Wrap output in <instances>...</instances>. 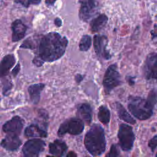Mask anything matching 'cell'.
<instances>
[{
  "instance_id": "6da1fadb",
  "label": "cell",
  "mask_w": 157,
  "mask_h": 157,
  "mask_svg": "<svg viewBox=\"0 0 157 157\" xmlns=\"http://www.w3.org/2000/svg\"><path fill=\"white\" fill-rule=\"evenodd\" d=\"M68 40L56 32H51L42 36L37 45L36 55L33 64L40 67L45 62H53L61 58L65 53Z\"/></svg>"
},
{
  "instance_id": "7a4b0ae2",
  "label": "cell",
  "mask_w": 157,
  "mask_h": 157,
  "mask_svg": "<svg viewBox=\"0 0 157 157\" xmlns=\"http://www.w3.org/2000/svg\"><path fill=\"white\" fill-rule=\"evenodd\" d=\"M156 104V91L152 90L147 99L139 96H130L128 108L133 116L140 120L149 119L153 113V109Z\"/></svg>"
},
{
  "instance_id": "3957f363",
  "label": "cell",
  "mask_w": 157,
  "mask_h": 157,
  "mask_svg": "<svg viewBox=\"0 0 157 157\" xmlns=\"http://www.w3.org/2000/svg\"><path fill=\"white\" fill-rule=\"evenodd\" d=\"M84 145L87 151L94 156H101L106 148V140L104 129L94 124L87 131L84 138Z\"/></svg>"
},
{
  "instance_id": "277c9868",
  "label": "cell",
  "mask_w": 157,
  "mask_h": 157,
  "mask_svg": "<svg viewBox=\"0 0 157 157\" xmlns=\"http://www.w3.org/2000/svg\"><path fill=\"white\" fill-rule=\"evenodd\" d=\"M121 83V76L116 63L110 65L104 75L102 85L105 93L108 94L117 86Z\"/></svg>"
},
{
  "instance_id": "5b68a950",
  "label": "cell",
  "mask_w": 157,
  "mask_h": 157,
  "mask_svg": "<svg viewBox=\"0 0 157 157\" xmlns=\"http://www.w3.org/2000/svg\"><path fill=\"white\" fill-rule=\"evenodd\" d=\"M85 123L82 119L72 117L60 124L58 130V136L62 137L67 133L71 135H78L83 131Z\"/></svg>"
},
{
  "instance_id": "8992f818",
  "label": "cell",
  "mask_w": 157,
  "mask_h": 157,
  "mask_svg": "<svg viewBox=\"0 0 157 157\" xmlns=\"http://www.w3.org/2000/svg\"><path fill=\"white\" fill-rule=\"evenodd\" d=\"M117 136L120 147L123 151H129L132 148L135 135L131 126L124 123L121 124L119 126Z\"/></svg>"
},
{
  "instance_id": "52a82bcc",
  "label": "cell",
  "mask_w": 157,
  "mask_h": 157,
  "mask_svg": "<svg viewBox=\"0 0 157 157\" xmlns=\"http://www.w3.org/2000/svg\"><path fill=\"white\" fill-rule=\"evenodd\" d=\"M80 4L78 17L80 20L88 22L99 10V3L96 0H78Z\"/></svg>"
},
{
  "instance_id": "ba28073f",
  "label": "cell",
  "mask_w": 157,
  "mask_h": 157,
  "mask_svg": "<svg viewBox=\"0 0 157 157\" xmlns=\"http://www.w3.org/2000/svg\"><path fill=\"white\" fill-rule=\"evenodd\" d=\"M45 145V142L40 139H32L25 142L22 152L25 156L37 157L44 150Z\"/></svg>"
},
{
  "instance_id": "9c48e42d",
  "label": "cell",
  "mask_w": 157,
  "mask_h": 157,
  "mask_svg": "<svg viewBox=\"0 0 157 157\" xmlns=\"http://www.w3.org/2000/svg\"><path fill=\"white\" fill-rule=\"evenodd\" d=\"M108 39L104 35L96 34L93 37V46L96 54L99 58L110 59L112 55L107 49Z\"/></svg>"
},
{
  "instance_id": "30bf717a",
  "label": "cell",
  "mask_w": 157,
  "mask_h": 157,
  "mask_svg": "<svg viewBox=\"0 0 157 157\" xmlns=\"http://www.w3.org/2000/svg\"><path fill=\"white\" fill-rule=\"evenodd\" d=\"M144 76L147 80H156L157 78V54L152 52L148 55L143 67Z\"/></svg>"
},
{
  "instance_id": "8fae6325",
  "label": "cell",
  "mask_w": 157,
  "mask_h": 157,
  "mask_svg": "<svg viewBox=\"0 0 157 157\" xmlns=\"http://www.w3.org/2000/svg\"><path fill=\"white\" fill-rule=\"evenodd\" d=\"M24 120L19 116H15L6 122L2 126V130L8 134L19 135L23 128Z\"/></svg>"
},
{
  "instance_id": "7c38bea8",
  "label": "cell",
  "mask_w": 157,
  "mask_h": 157,
  "mask_svg": "<svg viewBox=\"0 0 157 157\" xmlns=\"http://www.w3.org/2000/svg\"><path fill=\"white\" fill-rule=\"evenodd\" d=\"M21 145V140L18 137V136L12 134H8L1 142V145L4 148L10 151L17 150Z\"/></svg>"
},
{
  "instance_id": "4fadbf2b",
  "label": "cell",
  "mask_w": 157,
  "mask_h": 157,
  "mask_svg": "<svg viewBox=\"0 0 157 157\" xmlns=\"http://www.w3.org/2000/svg\"><path fill=\"white\" fill-rule=\"evenodd\" d=\"M27 26L23 23V21L17 19L12 23V40L13 42H17L22 39L26 34Z\"/></svg>"
},
{
  "instance_id": "5bb4252c",
  "label": "cell",
  "mask_w": 157,
  "mask_h": 157,
  "mask_svg": "<svg viewBox=\"0 0 157 157\" xmlns=\"http://www.w3.org/2000/svg\"><path fill=\"white\" fill-rule=\"evenodd\" d=\"M67 145L64 141L56 139L48 145V151L50 154L56 156H63L67 150Z\"/></svg>"
},
{
  "instance_id": "9a60e30c",
  "label": "cell",
  "mask_w": 157,
  "mask_h": 157,
  "mask_svg": "<svg viewBox=\"0 0 157 157\" xmlns=\"http://www.w3.org/2000/svg\"><path fill=\"white\" fill-rule=\"evenodd\" d=\"M77 113L80 119L87 124H90L93 117V109L88 103H82L77 107Z\"/></svg>"
},
{
  "instance_id": "2e32d148",
  "label": "cell",
  "mask_w": 157,
  "mask_h": 157,
  "mask_svg": "<svg viewBox=\"0 0 157 157\" xmlns=\"http://www.w3.org/2000/svg\"><path fill=\"white\" fill-rule=\"evenodd\" d=\"M47 130L36 124H30L25 130V136L27 137H47Z\"/></svg>"
},
{
  "instance_id": "e0dca14e",
  "label": "cell",
  "mask_w": 157,
  "mask_h": 157,
  "mask_svg": "<svg viewBox=\"0 0 157 157\" xmlns=\"http://www.w3.org/2000/svg\"><path fill=\"white\" fill-rule=\"evenodd\" d=\"M15 63V58L13 55L9 54L6 55L0 62V78L6 75L10 69Z\"/></svg>"
},
{
  "instance_id": "ac0fdd59",
  "label": "cell",
  "mask_w": 157,
  "mask_h": 157,
  "mask_svg": "<svg viewBox=\"0 0 157 157\" xmlns=\"http://www.w3.org/2000/svg\"><path fill=\"white\" fill-rule=\"evenodd\" d=\"M45 86V85L44 83H39L33 84L28 87V91L29 93V95L31 101L33 104H37L39 102L40 98V93L44 90Z\"/></svg>"
},
{
  "instance_id": "d6986e66",
  "label": "cell",
  "mask_w": 157,
  "mask_h": 157,
  "mask_svg": "<svg viewBox=\"0 0 157 157\" xmlns=\"http://www.w3.org/2000/svg\"><path fill=\"white\" fill-rule=\"evenodd\" d=\"M108 17L102 13L93 18L90 23V29L92 33H96L101 31L107 24Z\"/></svg>"
},
{
  "instance_id": "ffe728a7",
  "label": "cell",
  "mask_w": 157,
  "mask_h": 157,
  "mask_svg": "<svg viewBox=\"0 0 157 157\" xmlns=\"http://www.w3.org/2000/svg\"><path fill=\"white\" fill-rule=\"evenodd\" d=\"M116 108L117 110L118 116L120 119L132 124H136V121L128 112V111L126 110V109L122 104H121L120 102H116Z\"/></svg>"
},
{
  "instance_id": "44dd1931",
  "label": "cell",
  "mask_w": 157,
  "mask_h": 157,
  "mask_svg": "<svg viewBox=\"0 0 157 157\" xmlns=\"http://www.w3.org/2000/svg\"><path fill=\"white\" fill-rule=\"evenodd\" d=\"M98 117L100 122L104 124H107L110 120V112L105 105H101L98 110Z\"/></svg>"
},
{
  "instance_id": "7402d4cb",
  "label": "cell",
  "mask_w": 157,
  "mask_h": 157,
  "mask_svg": "<svg viewBox=\"0 0 157 157\" xmlns=\"http://www.w3.org/2000/svg\"><path fill=\"white\" fill-rule=\"evenodd\" d=\"M92 44V39L89 35H83L79 42L78 47L80 51L86 52L88 51Z\"/></svg>"
},
{
  "instance_id": "603a6c76",
  "label": "cell",
  "mask_w": 157,
  "mask_h": 157,
  "mask_svg": "<svg viewBox=\"0 0 157 157\" xmlns=\"http://www.w3.org/2000/svg\"><path fill=\"white\" fill-rule=\"evenodd\" d=\"M15 2L22 5L25 7H28L31 5H37L40 4L41 0H14Z\"/></svg>"
},
{
  "instance_id": "cb8c5ba5",
  "label": "cell",
  "mask_w": 157,
  "mask_h": 157,
  "mask_svg": "<svg viewBox=\"0 0 157 157\" xmlns=\"http://www.w3.org/2000/svg\"><path fill=\"white\" fill-rule=\"evenodd\" d=\"M120 155V151L116 144H112L110 147L109 153L106 155L108 157H116Z\"/></svg>"
},
{
  "instance_id": "d4e9b609",
  "label": "cell",
  "mask_w": 157,
  "mask_h": 157,
  "mask_svg": "<svg viewBox=\"0 0 157 157\" xmlns=\"http://www.w3.org/2000/svg\"><path fill=\"white\" fill-rule=\"evenodd\" d=\"M156 145H157V136L155 135L153 137H152L148 142V145L149 148H150L151 151H154L156 148Z\"/></svg>"
},
{
  "instance_id": "484cf974",
  "label": "cell",
  "mask_w": 157,
  "mask_h": 157,
  "mask_svg": "<svg viewBox=\"0 0 157 157\" xmlns=\"http://www.w3.org/2000/svg\"><path fill=\"white\" fill-rule=\"evenodd\" d=\"M4 83V86H3V88H2L3 94L6 95V93H8L10 90V89L12 86V84L10 82H9L8 80H6V82L5 83Z\"/></svg>"
},
{
  "instance_id": "4316f807",
  "label": "cell",
  "mask_w": 157,
  "mask_h": 157,
  "mask_svg": "<svg viewBox=\"0 0 157 157\" xmlns=\"http://www.w3.org/2000/svg\"><path fill=\"white\" fill-rule=\"evenodd\" d=\"M20 70V63H18L12 71V74L13 75V77H15L18 74Z\"/></svg>"
},
{
  "instance_id": "83f0119b",
  "label": "cell",
  "mask_w": 157,
  "mask_h": 157,
  "mask_svg": "<svg viewBox=\"0 0 157 157\" xmlns=\"http://www.w3.org/2000/svg\"><path fill=\"white\" fill-rule=\"evenodd\" d=\"M126 79L130 85H134L135 83V77L132 76H126Z\"/></svg>"
},
{
  "instance_id": "f1b7e54d",
  "label": "cell",
  "mask_w": 157,
  "mask_h": 157,
  "mask_svg": "<svg viewBox=\"0 0 157 157\" xmlns=\"http://www.w3.org/2000/svg\"><path fill=\"white\" fill-rule=\"evenodd\" d=\"M83 79V75L80 74H77L75 76V80L77 83H80Z\"/></svg>"
},
{
  "instance_id": "f546056e",
  "label": "cell",
  "mask_w": 157,
  "mask_h": 157,
  "mask_svg": "<svg viewBox=\"0 0 157 157\" xmlns=\"http://www.w3.org/2000/svg\"><path fill=\"white\" fill-rule=\"evenodd\" d=\"M54 23L56 26L57 27H61L62 26V21L59 18H55L54 20Z\"/></svg>"
},
{
  "instance_id": "4dcf8cb0",
  "label": "cell",
  "mask_w": 157,
  "mask_h": 157,
  "mask_svg": "<svg viewBox=\"0 0 157 157\" xmlns=\"http://www.w3.org/2000/svg\"><path fill=\"white\" fill-rule=\"evenodd\" d=\"M56 0H45V4L48 6H52L54 5Z\"/></svg>"
},
{
  "instance_id": "1f68e13d",
  "label": "cell",
  "mask_w": 157,
  "mask_h": 157,
  "mask_svg": "<svg viewBox=\"0 0 157 157\" xmlns=\"http://www.w3.org/2000/svg\"><path fill=\"white\" fill-rule=\"evenodd\" d=\"M152 35V39L156 38V24L154 26V29L151 31Z\"/></svg>"
},
{
  "instance_id": "d6a6232c",
  "label": "cell",
  "mask_w": 157,
  "mask_h": 157,
  "mask_svg": "<svg viewBox=\"0 0 157 157\" xmlns=\"http://www.w3.org/2000/svg\"><path fill=\"white\" fill-rule=\"evenodd\" d=\"M77 156V155L73 151H71L67 155V156Z\"/></svg>"
},
{
  "instance_id": "836d02e7",
  "label": "cell",
  "mask_w": 157,
  "mask_h": 157,
  "mask_svg": "<svg viewBox=\"0 0 157 157\" xmlns=\"http://www.w3.org/2000/svg\"><path fill=\"white\" fill-rule=\"evenodd\" d=\"M138 1H140V0H138Z\"/></svg>"
}]
</instances>
